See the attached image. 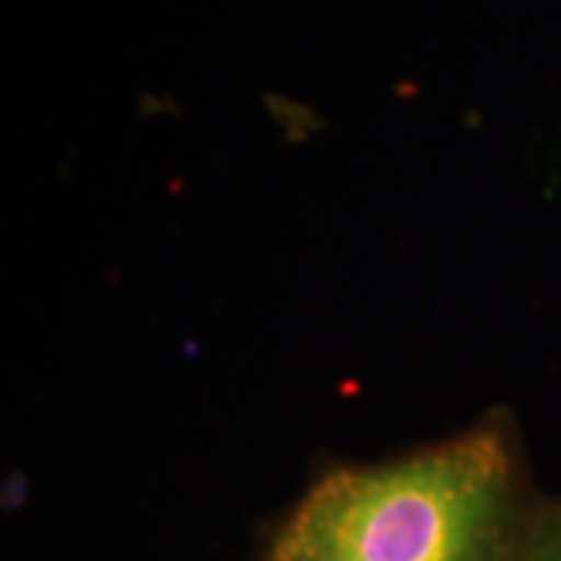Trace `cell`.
I'll use <instances>...</instances> for the list:
<instances>
[{
    "label": "cell",
    "instance_id": "6da1fadb",
    "mask_svg": "<svg viewBox=\"0 0 561 561\" xmlns=\"http://www.w3.org/2000/svg\"><path fill=\"white\" fill-rule=\"evenodd\" d=\"M537 505L518 427L496 409L419 449L324 471L260 561H515Z\"/></svg>",
    "mask_w": 561,
    "mask_h": 561
},
{
    "label": "cell",
    "instance_id": "7a4b0ae2",
    "mask_svg": "<svg viewBox=\"0 0 561 561\" xmlns=\"http://www.w3.org/2000/svg\"><path fill=\"white\" fill-rule=\"evenodd\" d=\"M515 561H561V500H540Z\"/></svg>",
    "mask_w": 561,
    "mask_h": 561
}]
</instances>
